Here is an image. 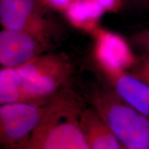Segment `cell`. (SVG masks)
Wrapping results in <instances>:
<instances>
[{"label": "cell", "mask_w": 149, "mask_h": 149, "mask_svg": "<svg viewBox=\"0 0 149 149\" xmlns=\"http://www.w3.org/2000/svg\"><path fill=\"white\" fill-rule=\"evenodd\" d=\"M81 110L72 93L57 95L51 111L15 149H91L80 125Z\"/></svg>", "instance_id": "1"}, {"label": "cell", "mask_w": 149, "mask_h": 149, "mask_svg": "<svg viewBox=\"0 0 149 149\" xmlns=\"http://www.w3.org/2000/svg\"><path fill=\"white\" fill-rule=\"evenodd\" d=\"M92 104L123 146L130 149H149V118L134 109L115 92L96 90Z\"/></svg>", "instance_id": "2"}, {"label": "cell", "mask_w": 149, "mask_h": 149, "mask_svg": "<svg viewBox=\"0 0 149 149\" xmlns=\"http://www.w3.org/2000/svg\"><path fill=\"white\" fill-rule=\"evenodd\" d=\"M22 102L44 104L70 77V63L62 56L41 55L15 68Z\"/></svg>", "instance_id": "3"}, {"label": "cell", "mask_w": 149, "mask_h": 149, "mask_svg": "<svg viewBox=\"0 0 149 149\" xmlns=\"http://www.w3.org/2000/svg\"><path fill=\"white\" fill-rule=\"evenodd\" d=\"M55 97L40 105L26 102L1 104L0 141L3 148L15 149L27 140L53 109Z\"/></svg>", "instance_id": "4"}, {"label": "cell", "mask_w": 149, "mask_h": 149, "mask_svg": "<svg viewBox=\"0 0 149 149\" xmlns=\"http://www.w3.org/2000/svg\"><path fill=\"white\" fill-rule=\"evenodd\" d=\"M0 22L3 29L30 33L49 44L48 24L36 0H0Z\"/></svg>", "instance_id": "5"}, {"label": "cell", "mask_w": 149, "mask_h": 149, "mask_svg": "<svg viewBox=\"0 0 149 149\" xmlns=\"http://www.w3.org/2000/svg\"><path fill=\"white\" fill-rule=\"evenodd\" d=\"M47 47L30 33L3 29L0 32V64L2 68H17L42 55Z\"/></svg>", "instance_id": "6"}, {"label": "cell", "mask_w": 149, "mask_h": 149, "mask_svg": "<svg viewBox=\"0 0 149 149\" xmlns=\"http://www.w3.org/2000/svg\"><path fill=\"white\" fill-rule=\"evenodd\" d=\"M92 33L95 38V57L102 70H126L137 62L129 45L120 35L99 27Z\"/></svg>", "instance_id": "7"}, {"label": "cell", "mask_w": 149, "mask_h": 149, "mask_svg": "<svg viewBox=\"0 0 149 149\" xmlns=\"http://www.w3.org/2000/svg\"><path fill=\"white\" fill-rule=\"evenodd\" d=\"M114 91L126 103L149 118V86L122 69H104Z\"/></svg>", "instance_id": "8"}, {"label": "cell", "mask_w": 149, "mask_h": 149, "mask_svg": "<svg viewBox=\"0 0 149 149\" xmlns=\"http://www.w3.org/2000/svg\"><path fill=\"white\" fill-rule=\"evenodd\" d=\"M104 13L103 8L93 0H72L64 13L74 26L93 33Z\"/></svg>", "instance_id": "9"}, {"label": "cell", "mask_w": 149, "mask_h": 149, "mask_svg": "<svg viewBox=\"0 0 149 149\" xmlns=\"http://www.w3.org/2000/svg\"><path fill=\"white\" fill-rule=\"evenodd\" d=\"M133 68L131 74L149 86V57L145 56Z\"/></svg>", "instance_id": "10"}, {"label": "cell", "mask_w": 149, "mask_h": 149, "mask_svg": "<svg viewBox=\"0 0 149 149\" xmlns=\"http://www.w3.org/2000/svg\"><path fill=\"white\" fill-rule=\"evenodd\" d=\"M132 42L136 47L144 52L145 56L149 57V27L135 33L132 37Z\"/></svg>", "instance_id": "11"}, {"label": "cell", "mask_w": 149, "mask_h": 149, "mask_svg": "<svg viewBox=\"0 0 149 149\" xmlns=\"http://www.w3.org/2000/svg\"><path fill=\"white\" fill-rule=\"evenodd\" d=\"M99 4L105 12H115L118 10L124 0H93Z\"/></svg>", "instance_id": "12"}, {"label": "cell", "mask_w": 149, "mask_h": 149, "mask_svg": "<svg viewBox=\"0 0 149 149\" xmlns=\"http://www.w3.org/2000/svg\"><path fill=\"white\" fill-rule=\"evenodd\" d=\"M43 4L56 10L64 12L72 0H40Z\"/></svg>", "instance_id": "13"}, {"label": "cell", "mask_w": 149, "mask_h": 149, "mask_svg": "<svg viewBox=\"0 0 149 149\" xmlns=\"http://www.w3.org/2000/svg\"><path fill=\"white\" fill-rule=\"evenodd\" d=\"M128 2L136 8L149 9V0H127Z\"/></svg>", "instance_id": "14"}, {"label": "cell", "mask_w": 149, "mask_h": 149, "mask_svg": "<svg viewBox=\"0 0 149 149\" xmlns=\"http://www.w3.org/2000/svg\"><path fill=\"white\" fill-rule=\"evenodd\" d=\"M122 149H130V148H126V147L124 146H123V145L122 144Z\"/></svg>", "instance_id": "15"}]
</instances>
